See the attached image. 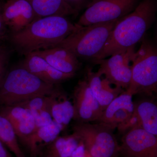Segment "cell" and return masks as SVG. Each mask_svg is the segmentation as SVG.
Here are the masks:
<instances>
[{
    "instance_id": "6da1fadb",
    "label": "cell",
    "mask_w": 157,
    "mask_h": 157,
    "mask_svg": "<svg viewBox=\"0 0 157 157\" xmlns=\"http://www.w3.org/2000/svg\"><path fill=\"white\" fill-rule=\"evenodd\" d=\"M80 27L66 17L48 16L36 20L19 32L10 33L8 38L14 50L25 56L55 47Z\"/></svg>"
},
{
    "instance_id": "7a4b0ae2",
    "label": "cell",
    "mask_w": 157,
    "mask_h": 157,
    "mask_svg": "<svg viewBox=\"0 0 157 157\" xmlns=\"http://www.w3.org/2000/svg\"><path fill=\"white\" fill-rule=\"evenodd\" d=\"M156 11L155 0L139 2L134 11L117 23L103 50L94 60L106 59L134 47L154 23Z\"/></svg>"
},
{
    "instance_id": "3957f363",
    "label": "cell",
    "mask_w": 157,
    "mask_h": 157,
    "mask_svg": "<svg viewBox=\"0 0 157 157\" xmlns=\"http://www.w3.org/2000/svg\"><path fill=\"white\" fill-rule=\"evenodd\" d=\"M57 85L46 83L19 65L4 76L0 85V106H14L37 96L49 95Z\"/></svg>"
},
{
    "instance_id": "277c9868",
    "label": "cell",
    "mask_w": 157,
    "mask_h": 157,
    "mask_svg": "<svg viewBox=\"0 0 157 157\" xmlns=\"http://www.w3.org/2000/svg\"><path fill=\"white\" fill-rule=\"evenodd\" d=\"M140 48L132 57L131 82L126 90L133 96L151 97L157 91V49L151 41L144 37Z\"/></svg>"
},
{
    "instance_id": "5b68a950",
    "label": "cell",
    "mask_w": 157,
    "mask_h": 157,
    "mask_svg": "<svg viewBox=\"0 0 157 157\" xmlns=\"http://www.w3.org/2000/svg\"><path fill=\"white\" fill-rule=\"evenodd\" d=\"M120 19L81 26L56 46L67 48L78 59H87L92 61L103 50Z\"/></svg>"
},
{
    "instance_id": "8992f818",
    "label": "cell",
    "mask_w": 157,
    "mask_h": 157,
    "mask_svg": "<svg viewBox=\"0 0 157 157\" xmlns=\"http://www.w3.org/2000/svg\"><path fill=\"white\" fill-rule=\"evenodd\" d=\"M73 135L82 142L92 157H118L120 145L113 131L102 124L77 122Z\"/></svg>"
},
{
    "instance_id": "52a82bcc",
    "label": "cell",
    "mask_w": 157,
    "mask_h": 157,
    "mask_svg": "<svg viewBox=\"0 0 157 157\" xmlns=\"http://www.w3.org/2000/svg\"><path fill=\"white\" fill-rule=\"evenodd\" d=\"M139 0H93L76 24L87 26L121 19L135 10Z\"/></svg>"
},
{
    "instance_id": "ba28073f",
    "label": "cell",
    "mask_w": 157,
    "mask_h": 157,
    "mask_svg": "<svg viewBox=\"0 0 157 157\" xmlns=\"http://www.w3.org/2000/svg\"><path fill=\"white\" fill-rule=\"evenodd\" d=\"M135 46L128 50L114 54L108 59L95 60L92 61L99 65L98 73L115 86L126 90L132 78V57L135 52Z\"/></svg>"
},
{
    "instance_id": "9c48e42d",
    "label": "cell",
    "mask_w": 157,
    "mask_h": 157,
    "mask_svg": "<svg viewBox=\"0 0 157 157\" xmlns=\"http://www.w3.org/2000/svg\"><path fill=\"white\" fill-rule=\"evenodd\" d=\"M120 155L122 157H157V137L141 128L124 134Z\"/></svg>"
},
{
    "instance_id": "30bf717a",
    "label": "cell",
    "mask_w": 157,
    "mask_h": 157,
    "mask_svg": "<svg viewBox=\"0 0 157 157\" xmlns=\"http://www.w3.org/2000/svg\"><path fill=\"white\" fill-rule=\"evenodd\" d=\"M74 117L77 122H97L103 110L85 78L78 81L73 93Z\"/></svg>"
},
{
    "instance_id": "8fae6325",
    "label": "cell",
    "mask_w": 157,
    "mask_h": 157,
    "mask_svg": "<svg viewBox=\"0 0 157 157\" xmlns=\"http://www.w3.org/2000/svg\"><path fill=\"white\" fill-rule=\"evenodd\" d=\"M2 15L10 33L19 32L38 19L28 0H9L2 9Z\"/></svg>"
},
{
    "instance_id": "7c38bea8",
    "label": "cell",
    "mask_w": 157,
    "mask_h": 157,
    "mask_svg": "<svg viewBox=\"0 0 157 157\" xmlns=\"http://www.w3.org/2000/svg\"><path fill=\"white\" fill-rule=\"evenodd\" d=\"M132 97L124 91L108 105L96 123L104 124L114 131L118 125L133 114L134 104Z\"/></svg>"
},
{
    "instance_id": "4fadbf2b",
    "label": "cell",
    "mask_w": 157,
    "mask_h": 157,
    "mask_svg": "<svg viewBox=\"0 0 157 157\" xmlns=\"http://www.w3.org/2000/svg\"><path fill=\"white\" fill-rule=\"evenodd\" d=\"M20 66L49 84H60L75 75L62 73L52 67L44 59L33 52L25 56Z\"/></svg>"
},
{
    "instance_id": "5bb4252c",
    "label": "cell",
    "mask_w": 157,
    "mask_h": 157,
    "mask_svg": "<svg viewBox=\"0 0 157 157\" xmlns=\"http://www.w3.org/2000/svg\"><path fill=\"white\" fill-rule=\"evenodd\" d=\"M0 114L9 121L17 138H19L22 143L36 129L32 113L25 107L18 105L2 107L0 109Z\"/></svg>"
},
{
    "instance_id": "9a60e30c",
    "label": "cell",
    "mask_w": 157,
    "mask_h": 157,
    "mask_svg": "<svg viewBox=\"0 0 157 157\" xmlns=\"http://www.w3.org/2000/svg\"><path fill=\"white\" fill-rule=\"evenodd\" d=\"M33 52L44 59L54 68L66 74L75 75L81 67L78 58L63 47L55 46Z\"/></svg>"
},
{
    "instance_id": "2e32d148",
    "label": "cell",
    "mask_w": 157,
    "mask_h": 157,
    "mask_svg": "<svg viewBox=\"0 0 157 157\" xmlns=\"http://www.w3.org/2000/svg\"><path fill=\"white\" fill-rule=\"evenodd\" d=\"M49 112L54 121L65 128L74 117V108L67 94L59 84L50 94Z\"/></svg>"
},
{
    "instance_id": "e0dca14e",
    "label": "cell",
    "mask_w": 157,
    "mask_h": 157,
    "mask_svg": "<svg viewBox=\"0 0 157 157\" xmlns=\"http://www.w3.org/2000/svg\"><path fill=\"white\" fill-rule=\"evenodd\" d=\"M63 130L60 125L53 121L36 129L23 144L28 150L31 157H39L42 150L58 137Z\"/></svg>"
},
{
    "instance_id": "ac0fdd59",
    "label": "cell",
    "mask_w": 157,
    "mask_h": 157,
    "mask_svg": "<svg viewBox=\"0 0 157 157\" xmlns=\"http://www.w3.org/2000/svg\"><path fill=\"white\" fill-rule=\"evenodd\" d=\"M37 18L58 16L66 17L78 14L65 0H28Z\"/></svg>"
},
{
    "instance_id": "d6986e66",
    "label": "cell",
    "mask_w": 157,
    "mask_h": 157,
    "mask_svg": "<svg viewBox=\"0 0 157 157\" xmlns=\"http://www.w3.org/2000/svg\"><path fill=\"white\" fill-rule=\"evenodd\" d=\"M79 144V140L73 134L59 136L43 149L39 157H70Z\"/></svg>"
},
{
    "instance_id": "ffe728a7",
    "label": "cell",
    "mask_w": 157,
    "mask_h": 157,
    "mask_svg": "<svg viewBox=\"0 0 157 157\" xmlns=\"http://www.w3.org/2000/svg\"><path fill=\"white\" fill-rule=\"evenodd\" d=\"M134 112L140 121V127L157 136V106L150 100H142L134 104Z\"/></svg>"
},
{
    "instance_id": "44dd1931",
    "label": "cell",
    "mask_w": 157,
    "mask_h": 157,
    "mask_svg": "<svg viewBox=\"0 0 157 157\" xmlns=\"http://www.w3.org/2000/svg\"><path fill=\"white\" fill-rule=\"evenodd\" d=\"M0 141L14 154L15 157H26L19 146L17 135L12 125L1 114Z\"/></svg>"
},
{
    "instance_id": "7402d4cb",
    "label": "cell",
    "mask_w": 157,
    "mask_h": 157,
    "mask_svg": "<svg viewBox=\"0 0 157 157\" xmlns=\"http://www.w3.org/2000/svg\"><path fill=\"white\" fill-rule=\"evenodd\" d=\"M102 86L96 99L104 111L115 98L123 92L124 90L120 87H113L111 83L106 78L102 79Z\"/></svg>"
},
{
    "instance_id": "603a6c76",
    "label": "cell",
    "mask_w": 157,
    "mask_h": 157,
    "mask_svg": "<svg viewBox=\"0 0 157 157\" xmlns=\"http://www.w3.org/2000/svg\"><path fill=\"white\" fill-rule=\"evenodd\" d=\"M50 103V94L49 95L37 96L16 105L25 107L33 113L42 110L49 111Z\"/></svg>"
},
{
    "instance_id": "cb8c5ba5",
    "label": "cell",
    "mask_w": 157,
    "mask_h": 157,
    "mask_svg": "<svg viewBox=\"0 0 157 157\" xmlns=\"http://www.w3.org/2000/svg\"><path fill=\"white\" fill-rule=\"evenodd\" d=\"M137 128H141V127L139 118L134 111L133 114L128 118L118 125L117 128L120 134L124 135L132 129Z\"/></svg>"
},
{
    "instance_id": "d4e9b609",
    "label": "cell",
    "mask_w": 157,
    "mask_h": 157,
    "mask_svg": "<svg viewBox=\"0 0 157 157\" xmlns=\"http://www.w3.org/2000/svg\"><path fill=\"white\" fill-rule=\"evenodd\" d=\"M11 55V50L0 44V85L7 72Z\"/></svg>"
},
{
    "instance_id": "484cf974",
    "label": "cell",
    "mask_w": 157,
    "mask_h": 157,
    "mask_svg": "<svg viewBox=\"0 0 157 157\" xmlns=\"http://www.w3.org/2000/svg\"><path fill=\"white\" fill-rule=\"evenodd\" d=\"M32 113L35 120L36 129L47 125L53 121L48 110H42Z\"/></svg>"
},
{
    "instance_id": "4316f807",
    "label": "cell",
    "mask_w": 157,
    "mask_h": 157,
    "mask_svg": "<svg viewBox=\"0 0 157 157\" xmlns=\"http://www.w3.org/2000/svg\"><path fill=\"white\" fill-rule=\"evenodd\" d=\"M68 5L78 13L87 8L93 0H65Z\"/></svg>"
},
{
    "instance_id": "83f0119b",
    "label": "cell",
    "mask_w": 157,
    "mask_h": 157,
    "mask_svg": "<svg viewBox=\"0 0 157 157\" xmlns=\"http://www.w3.org/2000/svg\"><path fill=\"white\" fill-rule=\"evenodd\" d=\"M70 157H92L85 148L82 142L79 140V144Z\"/></svg>"
},
{
    "instance_id": "f1b7e54d",
    "label": "cell",
    "mask_w": 157,
    "mask_h": 157,
    "mask_svg": "<svg viewBox=\"0 0 157 157\" xmlns=\"http://www.w3.org/2000/svg\"><path fill=\"white\" fill-rule=\"evenodd\" d=\"M0 157H13L7 150L6 146L0 141Z\"/></svg>"
},
{
    "instance_id": "f546056e",
    "label": "cell",
    "mask_w": 157,
    "mask_h": 157,
    "mask_svg": "<svg viewBox=\"0 0 157 157\" xmlns=\"http://www.w3.org/2000/svg\"><path fill=\"white\" fill-rule=\"evenodd\" d=\"M2 9L0 6V40L4 36L6 28L2 18Z\"/></svg>"
},
{
    "instance_id": "4dcf8cb0",
    "label": "cell",
    "mask_w": 157,
    "mask_h": 157,
    "mask_svg": "<svg viewBox=\"0 0 157 157\" xmlns=\"http://www.w3.org/2000/svg\"></svg>"
}]
</instances>
